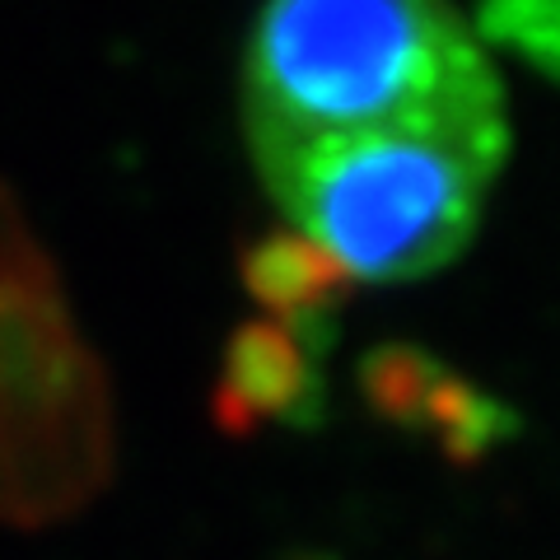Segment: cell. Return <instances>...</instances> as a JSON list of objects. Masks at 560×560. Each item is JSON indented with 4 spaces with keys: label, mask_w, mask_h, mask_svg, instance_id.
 <instances>
[{
    "label": "cell",
    "mask_w": 560,
    "mask_h": 560,
    "mask_svg": "<svg viewBox=\"0 0 560 560\" xmlns=\"http://www.w3.org/2000/svg\"><path fill=\"white\" fill-rule=\"evenodd\" d=\"M243 90L257 154L407 121H504L495 70L448 0H267Z\"/></svg>",
    "instance_id": "obj_1"
},
{
    "label": "cell",
    "mask_w": 560,
    "mask_h": 560,
    "mask_svg": "<svg viewBox=\"0 0 560 560\" xmlns=\"http://www.w3.org/2000/svg\"><path fill=\"white\" fill-rule=\"evenodd\" d=\"M504 121H407L257 154L290 230L346 280H416L463 253L504 160Z\"/></svg>",
    "instance_id": "obj_2"
},
{
    "label": "cell",
    "mask_w": 560,
    "mask_h": 560,
    "mask_svg": "<svg viewBox=\"0 0 560 560\" xmlns=\"http://www.w3.org/2000/svg\"><path fill=\"white\" fill-rule=\"evenodd\" d=\"M38 440L80 500L103 467L98 370L66 318L38 243L0 191V514L10 518L57 510L38 467Z\"/></svg>",
    "instance_id": "obj_3"
},
{
    "label": "cell",
    "mask_w": 560,
    "mask_h": 560,
    "mask_svg": "<svg viewBox=\"0 0 560 560\" xmlns=\"http://www.w3.org/2000/svg\"><path fill=\"white\" fill-rule=\"evenodd\" d=\"M360 383L378 416L434 434L440 448L458 463L486 458L504 434H514V416L504 411L500 401H490L481 388H471L467 378L448 374L425 350L383 346L378 355L364 360Z\"/></svg>",
    "instance_id": "obj_4"
},
{
    "label": "cell",
    "mask_w": 560,
    "mask_h": 560,
    "mask_svg": "<svg viewBox=\"0 0 560 560\" xmlns=\"http://www.w3.org/2000/svg\"><path fill=\"white\" fill-rule=\"evenodd\" d=\"M323 327H290L276 318L243 323L224 346L220 383H215V420L230 434H253L271 420L300 425L323 407V383L308 341Z\"/></svg>",
    "instance_id": "obj_5"
},
{
    "label": "cell",
    "mask_w": 560,
    "mask_h": 560,
    "mask_svg": "<svg viewBox=\"0 0 560 560\" xmlns=\"http://www.w3.org/2000/svg\"><path fill=\"white\" fill-rule=\"evenodd\" d=\"M243 285L276 323L313 327V323H327L331 304L346 294L350 280L304 234L280 230L261 238L257 248H248V257H243Z\"/></svg>",
    "instance_id": "obj_6"
},
{
    "label": "cell",
    "mask_w": 560,
    "mask_h": 560,
    "mask_svg": "<svg viewBox=\"0 0 560 560\" xmlns=\"http://www.w3.org/2000/svg\"><path fill=\"white\" fill-rule=\"evenodd\" d=\"M490 33L523 47L537 66L560 75V0H490L486 5Z\"/></svg>",
    "instance_id": "obj_7"
}]
</instances>
